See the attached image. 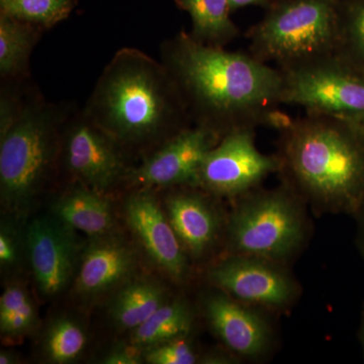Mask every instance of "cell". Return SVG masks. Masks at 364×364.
<instances>
[{
  "instance_id": "4316f807",
  "label": "cell",
  "mask_w": 364,
  "mask_h": 364,
  "mask_svg": "<svg viewBox=\"0 0 364 364\" xmlns=\"http://www.w3.org/2000/svg\"><path fill=\"white\" fill-rule=\"evenodd\" d=\"M20 237L16 228L2 222L0 229V264L2 268H13L20 259Z\"/></svg>"
},
{
  "instance_id": "d6a6232c",
  "label": "cell",
  "mask_w": 364,
  "mask_h": 364,
  "mask_svg": "<svg viewBox=\"0 0 364 364\" xmlns=\"http://www.w3.org/2000/svg\"><path fill=\"white\" fill-rule=\"evenodd\" d=\"M363 345H364V329H363Z\"/></svg>"
},
{
  "instance_id": "f546056e",
  "label": "cell",
  "mask_w": 364,
  "mask_h": 364,
  "mask_svg": "<svg viewBox=\"0 0 364 364\" xmlns=\"http://www.w3.org/2000/svg\"><path fill=\"white\" fill-rule=\"evenodd\" d=\"M229 4L231 11H234L242 7L251 6H270L272 0H229Z\"/></svg>"
},
{
  "instance_id": "7402d4cb",
  "label": "cell",
  "mask_w": 364,
  "mask_h": 364,
  "mask_svg": "<svg viewBox=\"0 0 364 364\" xmlns=\"http://www.w3.org/2000/svg\"><path fill=\"white\" fill-rule=\"evenodd\" d=\"M38 312L28 289L18 282L6 286L0 296V331L6 339H21L35 329Z\"/></svg>"
},
{
  "instance_id": "7c38bea8",
  "label": "cell",
  "mask_w": 364,
  "mask_h": 364,
  "mask_svg": "<svg viewBox=\"0 0 364 364\" xmlns=\"http://www.w3.org/2000/svg\"><path fill=\"white\" fill-rule=\"evenodd\" d=\"M208 279L239 301L280 308L293 299L294 287L286 273L262 258L237 255L215 265Z\"/></svg>"
},
{
  "instance_id": "e0dca14e",
  "label": "cell",
  "mask_w": 364,
  "mask_h": 364,
  "mask_svg": "<svg viewBox=\"0 0 364 364\" xmlns=\"http://www.w3.org/2000/svg\"><path fill=\"white\" fill-rule=\"evenodd\" d=\"M52 208L53 215L60 221L93 238L111 234L114 229L111 203L102 193L88 186L67 191L57 198Z\"/></svg>"
},
{
  "instance_id": "ac0fdd59",
  "label": "cell",
  "mask_w": 364,
  "mask_h": 364,
  "mask_svg": "<svg viewBox=\"0 0 364 364\" xmlns=\"http://www.w3.org/2000/svg\"><path fill=\"white\" fill-rule=\"evenodd\" d=\"M167 303L166 289L149 279L128 282L112 298L109 314L119 329L133 331Z\"/></svg>"
},
{
  "instance_id": "5b68a950",
  "label": "cell",
  "mask_w": 364,
  "mask_h": 364,
  "mask_svg": "<svg viewBox=\"0 0 364 364\" xmlns=\"http://www.w3.org/2000/svg\"><path fill=\"white\" fill-rule=\"evenodd\" d=\"M60 117L54 107L31 102L0 134V193L11 212L28 210L45 186L57 155Z\"/></svg>"
},
{
  "instance_id": "d6986e66",
  "label": "cell",
  "mask_w": 364,
  "mask_h": 364,
  "mask_svg": "<svg viewBox=\"0 0 364 364\" xmlns=\"http://www.w3.org/2000/svg\"><path fill=\"white\" fill-rule=\"evenodd\" d=\"M193 23L191 35L203 44L225 47L240 36L230 18L229 0H176Z\"/></svg>"
},
{
  "instance_id": "44dd1931",
  "label": "cell",
  "mask_w": 364,
  "mask_h": 364,
  "mask_svg": "<svg viewBox=\"0 0 364 364\" xmlns=\"http://www.w3.org/2000/svg\"><path fill=\"white\" fill-rule=\"evenodd\" d=\"M33 25L0 14V75L13 78L28 66L37 35Z\"/></svg>"
},
{
  "instance_id": "4dcf8cb0",
  "label": "cell",
  "mask_w": 364,
  "mask_h": 364,
  "mask_svg": "<svg viewBox=\"0 0 364 364\" xmlns=\"http://www.w3.org/2000/svg\"><path fill=\"white\" fill-rule=\"evenodd\" d=\"M18 363V356L13 351H1L0 364H14Z\"/></svg>"
},
{
  "instance_id": "277c9868",
  "label": "cell",
  "mask_w": 364,
  "mask_h": 364,
  "mask_svg": "<svg viewBox=\"0 0 364 364\" xmlns=\"http://www.w3.org/2000/svg\"><path fill=\"white\" fill-rule=\"evenodd\" d=\"M341 0H284L248 33L249 52L280 70L335 53Z\"/></svg>"
},
{
  "instance_id": "2e32d148",
  "label": "cell",
  "mask_w": 364,
  "mask_h": 364,
  "mask_svg": "<svg viewBox=\"0 0 364 364\" xmlns=\"http://www.w3.org/2000/svg\"><path fill=\"white\" fill-rule=\"evenodd\" d=\"M167 217L182 246L195 256L205 253L214 243L219 220L214 208L198 193L170 196Z\"/></svg>"
},
{
  "instance_id": "484cf974",
  "label": "cell",
  "mask_w": 364,
  "mask_h": 364,
  "mask_svg": "<svg viewBox=\"0 0 364 364\" xmlns=\"http://www.w3.org/2000/svg\"><path fill=\"white\" fill-rule=\"evenodd\" d=\"M144 359L151 364H193L198 363L193 346L181 337L146 349Z\"/></svg>"
},
{
  "instance_id": "6da1fadb",
  "label": "cell",
  "mask_w": 364,
  "mask_h": 364,
  "mask_svg": "<svg viewBox=\"0 0 364 364\" xmlns=\"http://www.w3.org/2000/svg\"><path fill=\"white\" fill-rule=\"evenodd\" d=\"M162 64L191 119L222 136L258 128L265 109L282 105V72L249 51L203 44L182 31L164 43Z\"/></svg>"
},
{
  "instance_id": "ffe728a7",
  "label": "cell",
  "mask_w": 364,
  "mask_h": 364,
  "mask_svg": "<svg viewBox=\"0 0 364 364\" xmlns=\"http://www.w3.org/2000/svg\"><path fill=\"white\" fill-rule=\"evenodd\" d=\"M193 316L182 301H167L142 325L132 331L131 344L148 349L181 337L191 331Z\"/></svg>"
},
{
  "instance_id": "836d02e7",
  "label": "cell",
  "mask_w": 364,
  "mask_h": 364,
  "mask_svg": "<svg viewBox=\"0 0 364 364\" xmlns=\"http://www.w3.org/2000/svg\"><path fill=\"white\" fill-rule=\"evenodd\" d=\"M364 205V200H363V205ZM363 223H364V219H363Z\"/></svg>"
},
{
  "instance_id": "cb8c5ba5",
  "label": "cell",
  "mask_w": 364,
  "mask_h": 364,
  "mask_svg": "<svg viewBox=\"0 0 364 364\" xmlns=\"http://www.w3.org/2000/svg\"><path fill=\"white\" fill-rule=\"evenodd\" d=\"M335 54L364 71V0H341Z\"/></svg>"
},
{
  "instance_id": "52a82bcc",
  "label": "cell",
  "mask_w": 364,
  "mask_h": 364,
  "mask_svg": "<svg viewBox=\"0 0 364 364\" xmlns=\"http://www.w3.org/2000/svg\"><path fill=\"white\" fill-rule=\"evenodd\" d=\"M280 70V69H279ZM280 104L364 127V71L336 54L280 70Z\"/></svg>"
},
{
  "instance_id": "4fadbf2b",
  "label": "cell",
  "mask_w": 364,
  "mask_h": 364,
  "mask_svg": "<svg viewBox=\"0 0 364 364\" xmlns=\"http://www.w3.org/2000/svg\"><path fill=\"white\" fill-rule=\"evenodd\" d=\"M127 221L151 259L168 273L182 280L188 272V258L181 240L156 200L147 193H136L124 207Z\"/></svg>"
},
{
  "instance_id": "83f0119b",
  "label": "cell",
  "mask_w": 364,
  "mask_h": 364,
  "mask_svg": "<svg viewBox=\"0 0 364 364\" xmlns=\"http://www.w3.org/2000/svg\"><path fill=\"white\" fill-rule=\"evenodd\" d=\"M279 105L270 107L265 109L260 119V127H267L272 130L284 133L296 124V119L291 117V114L282 111Z\"/></svg>"
},
{
  "instance_id": "1f68e13d",
  "label": "cell",
  "mask_w": 364,
  "mask_h": 364,
  "mask_svg": "<svg viewBox=\"0 0 364 364\" xmlns=\"http://www.w3.org/2000/svg\"><path fill=\"white\" fill-rule=\"evenodd\" d=\"M280 1H284V0H272V4H277V2H280ZM272 4H270V6H272Z\"/></svg>"
},
{
  "instance_id": "9a60e30c",
  "label": "cell",
  "mask_w": 364,
  "mask_h": 364,
  "mask_svg": "<svg viewBox=\"0 0 364 364\" xmlns=\"http://www.w3.org/2000/svg\"><path fill=\"white\" fill-rule=\"evenodd\" d=\"M208 324L230 350L256 358L267 350L269 328L257 313L224 294H210L203 301Z\"/></svg>"
},
{
  "instance_id": "3957f363",
  "label": "cell",
  "mask_w": 364,
  "mask_h": 364,
  "mask_svg": "<svg viewBox=\"0 0 364 364\" xmlns=\"http://www.w3.org/2000/svg\"><path fill=\"white\" fill-rule=\"evenodd\" d=\"M86 116L119 144L169 139L191 119L163 64L135 49L117 53L98 80Z\"/></svg>"
},
{
  "instance_id": "9c48e42d",
  "label": "cell",
  "mask_w": 364,
  "mask_h": 364,
  "mask_svg": "<svg viewBox=\"0 0 364 364\" xmlns=\"http://www.w3.org/2000/svg\"><path fill=\"white\" fill-rule=\"evenodd\" d=\"M26 249L36 284L44 298L61 294L77 267L74 230L54 215L33 220L26 232Z\"/></svg>"
},
{
  "instance_id": "ba28073f",
  "label": "cell",
  "mask_w": 364,
  "mask_h": 364,
  "mask_svg": "<svg viewBox=\"0 0 364 364\" xmlns=\"http://www.w3.org/2000/svg\"><path fill=\"white\" fill-rule=\"evenodd\" d=\"M255 131L238 129L223 136L203 160L198 186L213 195L237 198L248 195L270 174L277 173V155L258 150Z\"/></svg>"
},
{
  "instance_id": "f1b7e54d",
  "label": "cell",
  "mask_w": 364,
  "mask_h": 364,
  "mask_svg": "<svg viewBox=\"0 0 364 364\" xmlns=\"http://www.w3.org/2000/svg\"><path fill=\"white\" fill-rule=\"evenodd\" d=\"M142 349L131 344L130 346H117L102 358L105 364H138L142 363Z\"/></svg>"
},
{
  "instance_id": "d4e9b609",
  "label": "cell",
  "mask_w": 364,
  "mask_h": 364,
  "mask_svg": "<svg viewBox=\"0 0 364 364\" xmlns=\"http://www.w3.org/2000/svg\"><path fill=\"white\" fill-rule=\"evenodd\" d=\"M1 14L36 26L51 28L68 18L72 0H0Z\"/></svg>"
},
{
  "instance_id": "5bb4252c",
  "label": "cell",
  "mask_w": 364,
  "mask_h": 364,
  "mask_svg": "<svg viewBox=\"0 0 364 364\" xmlns=\"http://www.w3.org/2000/svg\"><path fill=\"white\" fill-rule=\"evenodd\" d=\"M136 267L130 245L112 234L95 237L80 261L75 291L85 299H95L123 286Z\"/></svg>"
},
{
  "instance_id": "7a4b0ae2",
  "label": "cell",
  "mask_w": 364,
  "mask_h": 364,
  "mask_svg": "<svg viewBox=\"0 0 364 364\" xmlns=\"http://www.w3.org/2000/svg\"><path fill=\"white\" fill-rule=\"evenodd\" d=\"M279 171L284 184L314 207L355 210L364 200V127L306 112L280 134Z\"/></svg>"
},
{
  "instance_id": "603a6c76",
  "label": "cell",
  "mask_w": 364,
  "mask_h": 364,
  "mask_svg": "<svg viewBox=\"0 0 364 364\" xmlns=\"http://www.w3.org/2000/svg\"><path fill=\"white\" fill-rule=\"evenodd\" d=\"M87 345L82 325L69 317L55 318L48 326L43 339V353L51 363H71L79 358Z\"/></svg>"
},
{
  "instance_id": "8fae6325",
  "label": "cell",
  "mask_w": 364,
  "mask_h": 364,
  "mask_svg": "<svg viewBox=\"0 0 364 364\" xmlns=\"http://www.w3.org/2000/svg\"><path fill=\"white\" fill-rule=\"evenodd\" d=\"M119 146L85 114L67 129L63 147L67 168L85 186L102 193L123 176Z\"/></svg>"
},
{
  "instance_id": "30bf717a",
  "label": "cell",
  "mask_w": 364,
  "mask_h": 364,
  "mask_svg": "<svg viewBox=\"0 0 364 364\" xmlns=\"http://www.w3.org/2000/svg\"><path fill=\"white\" fill-rule=\"evenodd\" d=\"M222 136L207 127H186L160 146L132 174L136 183L148 188L198 186L205 156Z\"/></svg>"
},
{
  "instance_id": "8992f818",
  "label": "cell",
  "mask_w": 364,
  "mask_h": 364,
  "mask_svg": "<svg viewBox=\"0 0 364 364\" xmlns=\"http://www.w3.org/2000/svg\"><path fill=\"white\" fill-rule=\"evenodd\" d=\"M294 193L284 188L248 193L228 226L230 248L238 255L282 260L301 247L305 235L303 215Z\"/></svg>"
}]
</instances>
